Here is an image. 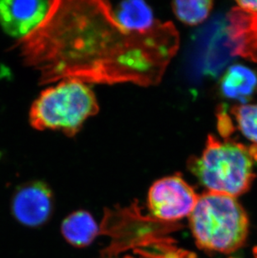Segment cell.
Wrapping results in <instances>:
<instances>
[{
  "label": "cell",
  "instance_id": "11",
  "mask_svg": "<svg viewBox=\"0 0 257 258\" xmlns=\"http://www.w3.org/2000/svg\"><path fill=\"white\" fill-rule=\"evenodd\" d=\"M99 230L95 220L85 211L73 212L63 220L61 226L63 237L76 247H85L92 243Z\"/></svg>",
  "mask_w": 257,
  "mask_h": 258
},
{
  "label": "cell",
  "instance_id": "13",
  "mask_svg": "<svg viewBox=\"0 0 257 258\" xmlns=\"http://www.w3.org/2000/svg\"><path fill=\"white\" fill-rule=\"evenodd\" d=\"M231 114L241 133L257 146V105H236Z\"/></svg>",
  "mask_w": 257,
  "mask_h": 258
},
{
  "label": "cell",
  "instance_id": "12",
  "mask_svg": "<svg viewBox=\"0 0 257 258\" xmlns=\"http://www.w3.org/2000/svg\"><path fill=\"white\" fill-rule=\"evenodd\" d=\"M213 6L210 0L175 1L172 8L178 20L188 25H197L208 17Z\"/></svg>",
  "mask_w": 257,
  "mask_h": 258
},
{
  "label": "cell",
  "instance_id": "10",
  "mask_svg": "<svg viewBox=\"0 0 257 258\" xmlns=\"http://www.w3.org/2000/svg\"><path fill=\"white\" fill-rule=\"evenodd\" d=\"M256 88V74L241 64L230 67L221 81L222 95L243 103L246 102L254 95Z\"/></svg>",
  "mask_w": 257,
  "mask_h": 258
},
{
  "label": "cell",
  "instance_id": "5",
  "mask_svg": "<svg viewBox=\"0 0 257 258\" xmlns=\"http://www.w3.org/2000/svg\"><path fill=\"white\" fill-rule=\"evenodd\" d=\"M199 195L180 175H170L156 180L149 190L148 206L158 221L177 222L189 217Z\"/></svg>",
  "mask_w": 257,
  "mask_h": 258
},
{
  "label": "cell",
  "instance_id": "8",
  "mask_svg": "<svg viewBox=\"0 0 257 258\" xmlns=\"http://www.w3.org/2000/svg\"><path fill=\"white\" fill-rule=\"evenodd\" d=\"M51 190L40 181L29 183L20 188L12 200V212L17 221L26 227L44 224L53 212Z\"/></svg>",
  "mask_w": 257,
  "mask_h": 258
},
{
  "label": "cell",
  "instance_id": "3",
  "mask_svg": "<svg viewBox=\"0 0 257 258\" xmlns=\"http://www.w3.org/2000/svg\"><path fill=\"white\" fill-rule=\"evenodd\" d=\"M189 227L200 249L229 254L245 244L249 219L235 198L206 191L189 216Z\"/></svg>",
  "mask_w": 257,
  "mask_h": 258
},
{
  "label": "cell",
  "instance_id": "15",
  "mask_svg": "<svg viewBox=\"0 0 257 258\" xmlns=\"http://www.w3.org/2000/svg\"><path fill=\"white\" fill-rule=\"evenodd\" d=\"M124 258H133V257H131V256H124Z\"/></svg>",
  "mask_w": 257,
  "mask_h": 258
},
{
  "label": "cell",
  "instance_id": "1",
  "mask_svg": "<svg viewBox=\"0 0 257 258\" xmlns=\"http://www.w3.org/2000/svg\"><path fill=\"white\" fill-rule=\"evenodd\" d=\"M22 40L25 61L39 71L42 83L75 79L156 85L179 46L171 23L127 31L102 1L56 0L44 24Z\"/></svg>",
  "mask_w": 257,
  "mask_h": 258
},
{
  "label": "cell",
  "instance_id": "6",
  "mask_svg": "<svg viewBox=\"0 0 257 258\" xmlns=\"http://www.w3.org/2000/svg\"><path fill=\"white\" fill-rule=\"evenodd\" d=\"M55 1H0V25L10 36L25 39L39 29L50 15Z\"/></svg>",
  "mask_w": 257,
  "mask_h": 258
},
{
  "label": "cell",
  "instance_id": "4",
  "mask_svg": "<svg viewBox=\"0 0 257 258\" xmlns=\"http://www.w3.org/2000/svg\"><path fill=\"white\" fill-rule=\"evenodd\" d=\"M98 111L92 90L83 81L69 79L40 94L32 105L29 119L35 129L57 130L72 137Z\"/></svg>",
  "mask_w": 257,
  "mask_h": 258
},
{
  "label": "cell",
  "instance_id": "2",
  "mask_svg": "<svg viewBox=\"0 0 257 258\" xmlns=\"http://www.w3.org/2000/svg\"><path fill=\"white\" fill-rule=\"evenodd\" d=\"M256 162L257 146L209 136L202 156L190 159L188 168L208 191L236 198L250 189Z\"/></svg>",
  "mask_w": 257,
  "mask_h": 258
},
{
  "label": "cell",
  "instance_id": "7",
  "mask_svg": "<svg viewBox=\"0 0 257 258\" xmlns=\"http://www.w3.org/2000/svg\"><path fill=\"white\" fill-rule=\"evenodd\" d=\"M237 5L226 25L232 55L257 62V1H238Z\"/></svg>",
  "mask_w": 257,
  "mask_h": 258
},
{
  "label": "cell",
  "instance_id": "9",
  "mask_svg": "<svg viewBox=\"0 0 257 258\" xmlns=\"http://www.w3.org/2000/svg\"><path fill=\"white\" fill-rule=\"evenodd\" d=\"M111 10L117 22L127 31H148L159 23L151 8L143 1L119 3L116 7L111 6Z\"/></svg>",
  "mask_w": 257,
  "mask_h": 258
},
{
  "label": "cell",
  "instance_id": "14",
  "mask_svg": "<svg viewBox=\"0 0 257 258\" xmlns=\"http://www.w3.org/2000/svg\"><path fill=\"white\" fill-rule=\"evenodd\" d=\"M155 258H197V256L192 251L184 249L169 247L167 250L163 251L162 254H158Z\"/></svg>",
  "mask_w": 257,
  "mask_h": 258
}]
</instances>
